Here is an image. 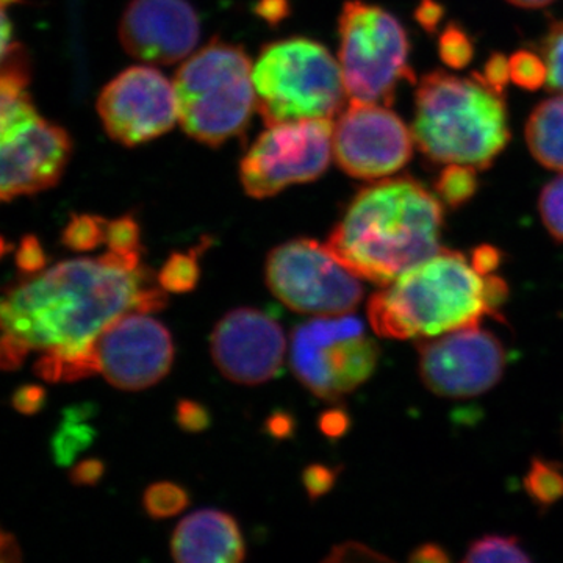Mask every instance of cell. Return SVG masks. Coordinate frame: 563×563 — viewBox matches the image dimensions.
Returning <instances> with one entry per match:
<instances>
[{
  "label": "cell",
  "mask_w": 563,
  "mask_h": 563,
  "mask_svg": "<svg viewBox=\"0 0 563 563\" xmlns=\"http://www.w3.org/2000/svg\"><path fill=\"white\" fill-rule=\"evenodd\" d=\"M141 265V254L109 251L22 277L0 295V332L41 351L33 372L47 383L95 376V343L129 312L155 313L168 295Z\"/></svg>",
  "instance_id": "6da1fadb"
},
{
  "label": "cell",
  "mask_w": 563,
  "mask_h": 563,
  "mask_svg": "<svg viewBox=\"0 0 563 563\" xmlns=\"http://www.w3.org/2000/svg\"><path fill=\"white\" fill-rule=\"evenodd\" d=\"M443 207L412 177L385 179L354 196L328 250L358 279L391 284L440 252Z\"/></svg>",
  "instance_id": "7a4b0ae2"
},
{
  "label": "cell",
  "mask_w": 563,
  "mask_h": 563,
  "mask_svg": "<svg viewBox=\"0 0 563 563\" xmlns=\"http://www.w3.org/2000/svg\"><path fill=\"white\" fill-rule=\"evenodd\" d=\"M485 279L455 251H440L373 295L368 320L387 339H432L492 314Z\"/></svg>",
  "instance_id": "3957f363"
},
{
  "label": "cell",
  "mask_w": 563,
  "mask_h": 563,
  "mask_svg": "<svg viewBox=\"0 0 563 563\" xmlns=\"http://www.w3.org/2000/svg\"><path fill=\"white\" fill-rule=\"evenodd\" d=\"M412 133L429 161L485 169L509 143L506 103L476 73L433 70L418 85Z\"/></svg>",
  "instance_id": "277c9868"
},
{
  "label": "cell",
  "mask_w": 563,
  "mask_h": 563,
  "mask_svg": "<svg viewBox=\"0 0 563 563\" xmlns=\"http://www.w3.org/2000/svg\"><path fill=\"white\" fill-rule=\"evenodd\" d=\"M29 81L27 55L14 44L0 63V202L49 190L73 154L65 129L35 109Z\"/></svg>",
  "instance_id": "5b68a950"
},
{
  "label": "cell",
  "mask_w": 563,
  "mask_h": 563,
  "mask_svg": "<svg viewBox=\"0 0 563 563\" xmlns=\"http://www.w3.org/2000/svg\"><path fill=\"white\" fill-rule=\"evenodd\" d=\"M252 73L246 51L221 40L181 63L174 87L185 133L211 147L242 136L257 111Z\"/></svg>",
  "instance_id": "8992f818"
},
{
  "label": "cell",
  "mask_w": 563,
  "mask_h": 563,
  "mask_svg": "<svg viewBox=\"0 0 563 563\" xmlns=\"http://www.w3.org/2000/svg\"><path fill=\"white\" fill-rule=\"evenodd\" d=\"M252 76L266 125L333 120L347 98L340 63L328 47L301 36L263 47Z\"/></svg>",
  "instance_id": "52a82bcc"
},
{
  "label": "cell",
  "mask_w": 563,
  "mask_h": 563,
  "mask_svg": "<svg viewBox=\"0 0 563 563\" xmlns=\"http://www.w3.org/2000/svg\"><path fill=\"white\" fill-rule=\"evenodd\" d=\"M339 63L350 101L391 106L401 81H415L401 22L362 0L344 3L339 20Z\"/></svg>",
  "instance_id": "ba28073f"
},
{
  "label": "cell",
  "mask_w": 563,
  "mask_h": 563,
  "mask_svg": "<svg viewBox=\"0 0 563 563\" xmlns=\"http://www.w3.org/2000/svg\"><path fill=\"white\" fill-rule=\"evenodd\" d=\"M290 363L303 387L324 401L354 391L376 372L379 346L358 318L318 317L291 333Z\"/></svg>",
  "instance_id": "9c48e42d"
},
{
  "label": "cell",
  "mask_w": 563,
  "mask_h": 563,
  "mask_svg": "<svg viewBox=\"0 0 563 563\" xmlns=\"http://www.w3.org/2000/svg\"><path fill=\"white\" fill-rule=\"evenodd\" d=\"M269 290L292 312L343 317L362 302L358 277L321 243L296 239L277 246L266 258Z\"/></svg>",
  "instance_id": "30bf717a"
},
{
  "label": "cell",
  "mask_w": 563,
  "mask_h": 563,
  "mask_svg": "<svg viewBox=\"0 0 563 563\" xmlns=\"http://www.w3.org/2000/svg\"><path fill=\"white\" fill-rule=\"evenodd\" d=\"M333 121L301 120L268 125L240 165L244 191L273 198L291 185L309 184L328 172L333 157Z\"/></svg>",
  "instance_id": "8fae6325"
},
{
  "label": "cell",
  "mask_w": 563,
  "mask_h": 563,
  "mask_svg": "<svg viewBox=\"0 0 563 563\" xmlns=\"http://www.w3.org/2000/svg\"><path fill=\"white\" fill-rule=\"evenodd\" d=\"M413 133L384 103L350 101L333 122V158L347 176L376 180L401 172Z\"/></svg>",
  "instance_id": "7c38bea8"
},
{
  "label": "cell",
  "mask_w": 563,
  "mask_h": 563,
  "mask_svg": "<svg viewBox=\"0 0 563 563\" xmlns=\"http://www.w3.org/2000/svg\"><path fill=\"white\" fill-rule=\"evenodd\" d=\"M99 117L111 140L133 147L158 139L179 121L174 84L151 66H132L106 85Z\"/></svg>",
  "instance_id": "4fadbf2b"
},
{
  "label": "cell",
  "mask_w": 563,
  "mask_h": 563,
  "mask_svg": "<svg viewBox=\"0 0 563 563\" xmlns=\"http://www.w3.org/2000/svg\"><path fill=\"white\" fill-rule=\"evenodd\" d=\"M420 374L429 390L443 398H472L499 383L506 368V351L495 333L479 325L443 333L422 342Z\"/></svg>",
  "instance_id": "5bb4252c"
},
{
  "label": "cell",
  "mask_w": 563,
  "mask_h": 563,
  "mask_svg": "<svg viewBox=\"0 0 563 563\" xmlns=\"http://www.w3.org/2000/svg\"><path fill=\"white\" fill-rule=\"evenodd\" d=\"M173 363L172 333L147 313L122 314L95 343L96 372L120 390L139 391L161 383Z\"/></svg>",
  "instance_id": "9a60e30c"
},
{
  "label": "cell",
  "mask_w": 563,
  "mask_h": 563,
  "mask_svg": "<svg viewBox=\"0 0 563 563\" xmlns=\"http://www.w3.org/2000/svg\"><path fill=\"white\" fill-rule=\"evenodd\" d=\"M211 357L222 376L242 385L268 383L280 373L287 355L284 329L257 309H235L211 333Z\"/></svg>",
  "instance_id": "2e32d148"
},
{
  "label": "cell",
  "mask_w": 563,
  "mask_h": 563,
  "mask_svg": "<svg viewBox=\"0 0 563 563\" xmlns=\"http://www.w3.org/2000/svg\"><path fill=\"white\" fill-rule=\"evenodd\" d=\"M201 21L187 0H132L122 14V47L136 60L174 65L190 57Z\"/></svg>",
  "instance_id": "e0dca14e"
},
{
  "label": "cell",
  "mask_w": 563,
  "mask_h": 563,
  "mask_svg": "<svg viewBox=\"0 0 563 563\" xmlns=\"http://www.w3.org/2000/svg\"><path fill=\"white\" fill-rule=\"evenodd\" d=\"M169 548L179 563H239L246 558V543L235 518L213 509L184 518L174 529Z\"/></svg>",
  "instance_id": "ac0fdd59"
},
{
  "label": "cell",
  "mask_w": 563,
  "mask_h": 563,
  "mask_svg": "<svg viewBox=\"0 0 563 563\" xmlns=\"http://www.w3.org/2000/svg\"><path fill=\"white\" fill-rule=\"evenodd\" d=\"M526 143L540 165L563 172V92L532 111L526 124Z\"/></svg>",
  "instance_id": "d6986e66"
},
{
  "label": "cell",
  "mask_w": 563,
  "mask_h": 563,
  "mask_svg": "<svg viewBox=\"0 0 563 563\" xmlns=\"http://www.w3.org/2000/svg\"><path fill=\"white\" fill-rule=\"evenodd\" d=\"M95 413L90 402L77 404L63 412V422L52 439V455L57 465L68 466L77 455L91 446L96 431L88 424V418Z\"/></svg>",
  "instance_id": "ffe728a7"
},
{
  "label": "cell",
  "mask_w": 563,
  "mask_h": 563,
  "mask_svg": "<svg viewBox=\"0 0 563 563\" xmlns=\"http://www.w3.org/2000/svg\"><path fill=\"white\" fill-rule=\"evenodd\" d=\"M209 247V240H202L198 247L188 252H174L165 262L157 280L163 290L168 292H188L198 287L201 279L199 255Z\"/></svg>",
  "instance_id": "44dd1931"
},
{
  "label": "cell",
  "mask_w": 563,
  "mask_h": 563,
  "mask_svg": "<svg viewBox=\"0 0 563 563\" xmlns=\"http://www.w3.org/2000/svg\"><path fill=\"white\" fill-rule=\"evenodd\" d=\"M526 493L540 506H551L563 498V470L559 463L533 459L525 477Z\"/></svg>",
  "instance_id": "7402d4cb"
},
{
  "label": "cell",
  "mask_w": 563,
  "mask_h": 563,
  "mask_svg": "<svg viewBox=\"0 0 563 563\" xmlns=\"http://www.w3.org/2000/svg\"><path fill=\"white\" fill-rule=\"evenodd\" d=\"M477 187L479 181H477L476 168L461 165V163H450L435 180L437 195L453 209H459L463 203L472 201Z\"/></svg>",
  "instance_id": "603a6c76"
},
{
  "label": "cell",
  "mask_w": 563,
  "mask_h": 563,
  "mask_svg": "<svg viewBox=\"0 0 563 563\" xmlns=\"http://www.w3.org/2000/svg\"><path fill=\"white\" fill-rule=\"evenodd\" d=\"M190 495L179 484L157 483L146 488L143 495V507L155 520L176 517L187 509Z\"/></svg>",
  "instance_id": "cb8c5ba5"
},
{
  "label": "cell",
  "mask_w": 563,
  "mask_h": 563,
  "mask_svg": "<svg viewBox=\"0 0 563 563\" xmlns=\"http://www.w3.org/2000/svg\"><path fill=\"white\" fill-rule=\"evenodd\" d=\"M109 221L98 214H74L62 233V242L70 251H92L106 243Z\"/></svg>",
  "instance_id": "d4e9b609"
},
{
  "label": "cell",
  "mask_w": 563,
  "mask_h": 563,
  "mask_svg": "<svg viewBox=\"0 0 563 563\" xmlns=\"http://www.w3.org/2000/svg\"><path fill=\"white\" fill-rule=\"evenodd\" d=\"M529 561L531 558L525 553L518 539L504 536H487L476 540L463 559L466 563Z\"/></svg>",
  "instance_id": "484cf974"
},
{
  "label": "cell",
  "mask_w": 563,
  "mask_h": 563,
  "mask_svg": "<svg viewBox=\"0 0 563 563\" xmlns=\"http://www.w3.org/2000/svg\"><path fill=\"white\" fill-rule=\"evenodd\" d=\"M509 65L510 79L523 90H539L548 81L547 63L531 51L515 52Z\"/></svg>",
  "instance_id": "4316f807"
},
{
  "label": "cell",
  "mask_w": 563,
  "mask_h": 563,
  "mask_svg": "<svg viewBox=\"0 0 563 563\" xmlns=\"http://www.w3.org/2000/svg\"><path fill=\"white\" fill-rule=\"evenodd\" d=\"M439 54L444 65L450 68H465L473 60V41L461 25L450 24L440 35Z\"/></svg>",
  "instance_id": "83f0119b"
},
{
  "label": "cell",
  "mask_w": 563,
  "mask_h": 563,
  "mask_svg": "<svg viewBox=\"0 0 563 563\" xmlns=\"http://www.w3.org/2000/svg\"><path fill=\"white\" fill-rule=\"evenodd\" d=\"M540 214L548 232L558 242H563V176L551 180L543 188L539 201Z\"/></svg>",
  "instance_id": "f1b7e54d"
},
{
  "label": "cell",
  "mask_w": 563,
  "mask_h": 563,
  "mask_svg": "<svg viewBox=\"0 0 563 563\" xmlns=\"http://www.w3.org/2000/svg\"><path fill=\"white\" fill-rule=\"evenodd\" d=\"M542 49L548 68V87L563 92V21H554L550 25Z\"/></svg>",
  "instance_id": "f546056e"
},
{
  "label": "cell",
  "mask_w": 563,
  "mask_h": 563,
  "mask_svg": "<svg viewBox=\"0 0 563 563\" xmlns=\"http://www.w3.org/2000/svg\"><path fill=\"white\" fill-rule=\"evenodd\" d=\"M106 243L109 251L120 254H141L140 225L131 214L109 221Z\"/></svg>",
  "instance_id": "4dcf8cb0"
},
{
  "label": "cell",
  "mask_w": 563,
  "mask_h": 563,
  "mask_svg": "<svg viewBox=\"0 0 563 563\" xmlns=\"http://www.w3.org/2000/svg\"><path fill=\"white\" fill-rule=\"evenodd\" d=\"M14 261H16V268L22 277H32L44 272L49 258L35 235H25L21 240Z\"/></svg>",
  "instance_id": "1f68e13d"
},
{
  "label": "cell",
  "mask_w": 563,
  "mask_h": 563,
  "mask_svg": "<svg viewBox=\"0 0 563 563\" xmlns=\"http://www.w3.org/2000/svg\"><path fill=\"white\" fill-rule=\"evenodd\" d=\"M176 422L185 432L198 433L209 429L211 417L209 409L201 402L181 399L177 404Z\"/></svg>",
  "instance_id": "d6a6232c"
},
{
  "label": "cell",
  "mask_w": 563,
  "mask_h": 563,
  "mask_svg": "<svg viewBox=\"0 0 563 563\" xmlns=\"http://www.w3.org/2000/svg\"><path fill=\"white\" fill-rule=\"evenodd\" d=\"M335 481L336 470L329 468V466L321 465V463L307 466L302 473L303 487H306L307 495L312 501L328 495L335 485Z\"/></svg>",
  "instance_id": "836d02e7"
},
{
  "label": "cell",
  "mask_w": 563,
  "mask_h": 563,
  "mask_svg": "<svg viewBox=\"0 0 563 563\" xmlns=\"http://www.w3.org/2000/svg\"><path fill=\"white\" fill-rule=\"evenodd\" d=\"M47 393L43 387L35 384L22 385L13 393L11 404L13 409L22 415H35L46 406Z\"/></svg>",
  "instance_id": "e575fe53"
},
{
  "label": "cell",
  "mask_w": 563,
  "mask_h": 563,
  "mask_svg": "<svg viewBox=\"0 0 563 563\" xmlns=\"http://www.w3.org/2000/svg\"><path fill=\"white\" fill-rule=\"evenodd\" d=\"M477 76L493 91L503 95L510 80L509 60L501 54H493L488 62L485 63L484 74H477Z\"/></svg>",
  "instance_id": "d590c367"
},
{
  "label": "cell",
  "mask_w": 563,
  "mask_h": 563,
  "mask_svg": "<svg viewBox=\"0 0 563 563\" xmlns=\"http://www.w3.org/2000/svg\"><path fill=\"white\" fill-rule=\"evenodd\" d=\"M29 350L24 343L9 333L0 335V369L2 372H14L21 368L22 363L27 358Z\"/></svg>",
  "instance_id": "8d00e7d4"
},
{
  "label": "cell",
  "mask_w": 563,
  "mask_h": 563,
  "mask_svg": "<svg viewBox=\"0 0 563 563\" xmlns=\"http://www.w3.org/2000/svg\"><path fill=\"white\" fill-rule=\"evenodd\" d=\"M103 473L106 465L101 459H87L70 470L69 479L77 487H92L102 479Z\"/></svg>",
  "instance_id": "74e56055"
},
{
  "label": "cell",
  "mask_w": 563,
  "mask_h": 563,
  "mask_svg": "<svg viewBox=\"0 0 563 563\" xmlns=\"http://www.w3.org/2000/svg\"><path fill=\"white\" fill-rule=\"evenodd\" d=\"M318 426H320V431L324 433L328 439L335 440L347 432L351 426V418L350 415L342 409H332L321 415Z\"/></svg>",
  "instance_id": "f35d334b"
},
{
  "label": "cell",
  "mask_w": 563,
  "mask_h": 563,
  "mask_svg": "<svg viewBox=\"0 0 563 563\" xmlns=\"http://www.w3.org/2000/svg\"><path fill=\"white\" fill-rule=\"evenodd\" d=\"M503 254L501 251L496 250L490 244H483L473 251L472 266L479 273L481 276H490L498 266L501 265Z\"/></svg>",
  "instance_id": "ab89813d"
},
{
  "label": "cell",
  "mask_w": 563,
  "mask_h": 563,
  "mask_svg": "<svg viewBox=\"0 0 563 563\" xmlns=\"http://www.w3.org/2000/svg\"><path fill=\"white\" fill-rule=\"evenodd\" d=\"M444 9L437 0H421L415 18L426 32L433 33L443 20Z\"/></svg>",
  "instance_id": "60d3db41"
},
{
  "label": "cell",
  "mask_w": 563,
  "mask_h": 563,
  "mask_svg": "<svg viewBox=\"0 0 563 563\" xmlns=\"http://www.w3.org/2000/svg\"><path fill=\"white\" fill-rule=\"evenodd\" d=\"M484 296L485 302H487L488 309L492 314L498 313L499 307L506 302L507 296H509V287L506 282L498 276H485Z\"/></svg>",
  "instance_id": "b9f144b4"
},
{
  "label": "cell",
  "mask_w": 563,
  "mask_h": 563,
  "mask_svg": "<svg viewBox=\"0 0 563 563\" xmlns=\"http://www.w3.org/2000/svg\"><path fill=\"white\" fill-rule=\"evenodd\" d=\"M16 2H20V0H0V63L5 60L7 55L14 46L13 41H11L13 25H11L7 10Z\"/></svg>",
  "instance_id": "7bdbcfd3"
},
{
  "label": "cell",
  "mask_w": 563,
  "mask_h": 563,
  "mask_svg": "<svg viewBox=\"0 0 563 563\" xmlns=\"http://www.w3.org/2000/svg\"><path fill=\"white\" fill-rule=\"evenodd\" d=\"M295 428V418L287 412H274L265 422V431L277 440L290 439Z\"/></svg>",
  "instance_id": "ee69618b"
},
{
  "label": "cell",
  "mask_w": 563,
  "mask_h": 563,
  "mask_svg": "<svg viewBox=\"0 0 563 563\" xmlns=\"http://www.w3.org/2000/svg\"><path fill=\"white\" fill-rule=\"evenodd\" d=\"M410 561L415 563H443L450 561V555L444 553L443 548L439 544H422L410 555Z\"/></svg>",
  "instance_id": "f6af8a7d"
},
{
  "label": "cell",
  "mask_w": 563,
  "mask_h": 563,
  "mask_svg": "<svg viewBox=\"0 0 563 563\" xmlns=\"http://www.w3.org/2000/svg\"><path fill=\"white\" fill-rule=\"evenodd\" d=\"M20 544L11 533L0 529V563L21 562Z\"/></svg>",
  "instance_id": "bcb514c9"
},
{
  "label": "cell",
  "mask_w": 563,
  "mask_h": 563,
  "mask_svg": "<svg viewBox=\"0 0 563 563\" xmlns=\"http://www.w3.org/2000/svg\"><path fill=\"white\" fill-rule=\"evenodd\" d=\"M507 2L521 7V9H542V7L553 3L554 0H507Z\"/></svg>",
  "instance_id": "7dc6e473"
},
{
  "label": "cell",
  "mask_w": 563,
  "mask_h": 563,
  "mask_svg": "<svg viewBox=\"0 0 563 563\" xmlns=\"http://www.w3.org/2000/svg\"><path fill=\"white\" fill-rule=\"evenodd\" d=\"M11 244L5 242V239L3 236H0V261H2L3 257H5L7 254L11 251Z\"/></svg>",
  "instance_id": "c3c4849f"
}]
</instances>
